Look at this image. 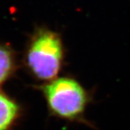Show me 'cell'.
Wrapping results in <instances>:
<instances>
[{
	"label": "cell",
	"mask_w": 130,
	"mask_h": 130,
	"mask_svg": "<svg viewBox=\"0 0 130 130\" xmlns=\"http://www.w3.org/2000/svg\"><path fill=\"white\" fill-rule=\"evenodd\" d=\"M51 114L69 122H85L90 102L87 91L73 78L60 77L38 86Z\"/></svg>",
	"instance_id": "obj_2"
},
{
	"label": "cell",
	"mask_w": 130,
	"mask_h": 130,
	"mask_svg": "<svg viewBox=\"0 0 130 130\" xmlns=\"http://www.w3.org/2000/svg\"><path fill=\"white\" fill-rule=\"evenodd\" d=\"M17 67L16 52L9 45L0 43V86L14 75Z\"/></svg>",
	"instance_id": "obj_4"
},
{
	"label": "cell",
	"mask_w": 130,
	"mask_h": 130,
	"mask_svg": "<svg viewBox=\"0 0 130 130\" xmlns=\"http://www.w3.org/2000/svg\"><path fill=\"white\" fill-rule=\"evenodd\" d=\"M22 116L20 105L0 90V130H12Z\"/></svg>",
	"instance_id": "obj_3"
},
{
	"label": "cell",
	"mask_w": 130,
	"mask_h": 130,
	"mask_svg": "<svg viewBox=\"0 0 130 130\" xmlns=\"http://www.w3.org/2000/svg\"><path fill=\"white\" fill-rule=\"evenodd\" d=\"M65 49L61 35L48 28L38 27L30 35L23 56V64L31 76L48 82L62 69Z\"/></svg>",
	"instance_id": "obj_1"
}]
</instances>
